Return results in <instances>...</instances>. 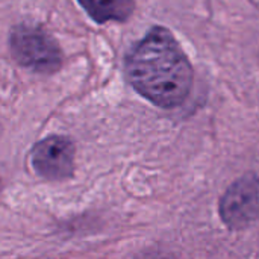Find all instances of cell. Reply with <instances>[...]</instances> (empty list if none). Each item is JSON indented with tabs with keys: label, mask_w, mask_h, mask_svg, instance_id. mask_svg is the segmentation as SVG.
<instances>
[{
	"label": "cell",
	"mask_w": 259,
	"mask_h": 259,
	"mask_svg": "<svg viewBox=\"0 0 259 259\" xmlns=\"http://www.w3.org/2000/svg\"><path fill=\"white\" fill-rule=\"evenodd\" d=\"M124 70L134 90L159 108L182 105L193 88L190 59L173 33L161 26L150 29L131 49Z\"/></svg>",
	"instance_id": "cell-1"
},
{
	"label": "cell",
	"mask_w": 259,
	"mask_h": 259,
	"mask_svg": "<svg viewBox=\"0 0 259 259\" xmlns=\"http://www.w3.org/2000/svg\"><path fill=\"white\" fill-rule=\"evenodd\" d=\"M11 52L20 65L36 73H55L62 64V52L56 39L35 24L14 27L11 32Z\"/></svg>",
	"instance_id": "cell-2"
},
{
	"label": "cell",
	"mask_w": 259,
	"mask_h": 259,
	"mask_svg": "<svg viewBox=\"0 0 259 259\" xmlns=\"http://www.w3.org/2000/svg\"><path fill=\"white\" fill-rule=\"evenodd\" d=\"M222 220L231 229H243L259 217V179L244 176L235 181L220 202Z\"/></svg>",
	"instance_id": "cell-3"
},
{
	"label": "cell",
	"mask_w": 259,
	"mask_h": 259,
	"mask_svg": "<svg viewBox=\"0 0 259 259\" xmlns=\"http://www.w3.org/2000/svg\"><path fill=\"white\" fill-rule=\"evenodd\" d=\"M35 171L49 181H64L74 173V146L64 137H47L32 152Z\"/></svg>",
	"instance_id": "cell-4"
},
{
	"label": "cell",
	"mask_w": 259,
	"mask_h": 259,
	"mask_svg": "<svg viewBox=\"0 0 259 259\" xmlns=\"http://www.w3.org/2000/svg\"><path fill=\"white\" fill-rule=\"evenodd\" d=\"M79 5L87 11V14L96 23L106 21H124L127 20L134 9V0H77Z\"/></svg>",
	"instance_id": "cell-5"
}]
</instances>
